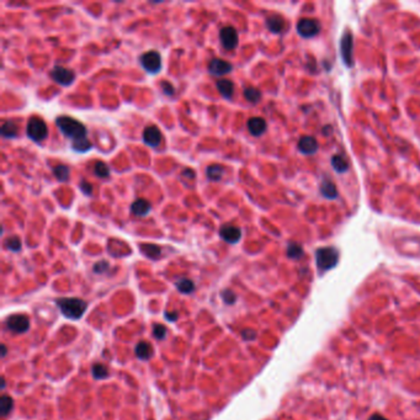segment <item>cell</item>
<instances>
[{
	"mask_svg": "<svg viewBox=\"0 0 420 420\" xmlns=\"http://www.w3.org/2000/svg\"><path fill=\"white\" fill-rule=\"evenodd\" d=\"M353 48H354V37L350 31H345L340 41V55L344 61L346 67H353Z\"/></svg>",
	"mask_w": 420,
	"mask_h": 420,
	"instance_id": "obj_7",
	"label": "cell"
},
{
	"mask_svg": "<svg viewBox=\"0 0 420 420\" xmlns=\"http://www.w3.org/2000/svg\"><path fill=\"white\" fill-rule=\"evenodd\" d=\"M255 335H257V334H255L254 331H251V330H244L243 331V337L245 338V339H248V340H253L255 338Z\"/></svg>",
	"mask_w": 420,
	"mask_h": 420,
	"instance_id": "obj_39",
	"label": "cell"
},
{
	"mask_svg": "<svg viewBox=\"0 0 420 420\" xmlns=\"http://www.w3.org/2000/svg\"><path fill=\"white\" fill-rule=\"evenodd\" d=\"M266 27L272 33H281L285 28V20L280 15H271L266 19Z\"/></svg>",
	"mask_w": 420,
	"mask_h": 420,
	"instance_id": "obj_16",
	"label": "cell"
},
{
	"mask_svg": "<svg viewBox=\"0 0 420 420\" xmlns=\"http://www.w3.org/2000/svg\"><path fill=\"white\" fill-rule=\"evenodd\" d=\"M93 147L92 142H90L88 138H83V140H78L72 142V148L75 150V152L79 153H85L88 152Z\"/></svg>",
	"mask_w": 420,
	"mask_h": 420,
	"instance_id": "obj_30",
	"label": "cell"
},
{
	"mask_svg": "<svg viewBox=\"0 0 420 420\" xmlns=\"http://www.w3.org/2000/svg\"><path fill=\"white\" fill-rule=\"evenodd\" d=\"M320 191H322L323 196L327 197V198H335L338 196V191H337L335 185H334L333 181L327 180V179H324V180L322 181V185H320Z\"/></svg>",
	"mask_w": 420,
	"mask_h": 420,
	"instance_id": "obj_21",
	"label": "cell"
},
{
	"mask_svg": "<svg viewBox=\"0 0 420 420\" xmlns=\"http://www.w3.org/2000/svg\"><path fill=\"white\" fill-rule=\"evenodd\" d=\"M177 288L181 293H191L195 289V283L190 279H180L177 282Z\"/></svg>",
	"mask_w": 420,
	"mask_h": 420,
	"instance_id": "obj_29",
	"label": "cell"
},
{
	"mask_svg": "<svg viewBox=\"0 0 420 420\" xmlns=\"http://www.w3.org/2000/svg\"><path fill=\"white\" fill-rule=\"evenodd\" d=\"M299 149L303 154H313L318 150V142L314 137L311 136H305L299 142Z\"/></svg>",
	"mask_w": 420,
	"mask_h": 420,
	"instance_id": "obj_15",
	"label": "cell"
},
{
	"mask_svg": "<svg viewBox=\"0 0 420 420\" xmlns=\"http://www.w3.org/2000/svg\"><path fill=\"white\" fill-rule=\"evenodd\" d=\"M2 136L5 138H15L18 136V124L14 121H7L3 123L2 130Z\"/></svg>",
	"mask_w": 420,
	"mask_h": 420,
	"instance_id": "obj_23",
	"label": "cell"
},
{
	"mask_svg": "<svg viewBox=\"0 0 420 420\" xmlns=\"http://www.w3.org/2000/svg\"><path fill=\"white\" fill-rule=\"evenodd\" d=\"M222 299L227 305H233V303L235 302V300H237V296H235L231 289H224V291L222 292Z\"/></svg>",
	"mask_w": 420,
	"mask_h": 420,
	"instance_id": "obj_35",
	"label": "cell"
},
{
	"mask_svg": "<svg viewBox=\"0 0 420 420\" xmlns=\"http://www.w3.org/2000/svg\"><path fill=\"white\" fill-rule=\"evenodd\" d=\"M53 174H55V177L58 179L59 181L64 183V181H67L68 178H69L70 172L67 165H64V164H58V165H56L55 168H53Z\"/></svg>",
	"mask_w": 420,
	"mask_h": 420,
	"instance_id": "obj_27",
	"label": "cell"
},
{
	"mask_svg": "<svg viewBox=\"0 0 420 420\" xmlns=\"http://www.w3.org/2000/svg\"><path fill=\"white\" fill-rule=\"evenodd\" d=\"M248 131L250 132V135L255 136V137H259V136L264 135V132L266 131V121L262 117H251L248 120Z\"/></svg>",
	"mask_w": 420,
	"mask_h": 420,
	"instance_id": "obj_14",
	"label": "cell"
},
{
	"mask_svg": "<svg viewBox=\"0 0 420 420\" xmlns=\"http://www.w3.org/2000/svg\"><path fill=\"white\" fill-rule=\"evenodd\" d=\"M26 133H27L28 138H31L33 142H37V143H39V142L45 141L48 135V129H47L46 122L39 117L30 118L26 126Z\"/></svg>",
	"mask_w": 420,
	"mask_h": 420,
	"instance_id": "obj_4",
	"label": "cell"
},
{
	"mask_svg": "<svg viewBox=\"0 0 420 420\" xmlns=\"http://www.w3.org/2000/svg\"><path fill=\"white\" fill-rule=\"evenodd\" d=\"M107 269H109V263L105 262V260H101V262L96 263L94 265V271L96 274H104L105 271H107Z\"/></svg>",
	"mask_w": 420,
	"mask_h": 420,
	"instance_id": "obj_37",
	"label": "cell"
},
{
	"mask_svg": "<svg viewBox=\"0 0 420 420\" xmlns=\"http://www.w3.org/2000/svg\"><path fill=\"white\" fill-rule=\"evenodd\" d=\"M220 235L224 242L229 244H235L240 240L242 238V229L237 226H232V224H226L220 229Z\"/></svg>",
	"mask_w": 420,
	"mask_h": 420,
	"instance_id": "obj_12",
	"label": "cell"
},
{
	"mask_svg": "<svg viewBox=\"0 0 420 420\" xmlns=\"http://www.w3.org/2000/svg\"><path fill=\"white\" fill-rule=\"evenodd\" d=\"M5 246H7V249H9L11 251H20L21 250V240H20L19 237H16V235H13V237H9L5 239Z\"/></svg>",
	"mask_w": 420,
	"mask_h": 420,
	"instance_id": "obj_31",
	"label": "cell"
},
{
	"mask_svg": "<svg viewBox=\"0 0 420 420\" xmlns=\"http://www.w3.org/2000/svg\"><path fill=\"white\" fill-rule=\"evenodd\" d=\"M160 87H161V90H163V93L165 94V95L172 96L175 92L174 87H173V84L169 83V81H161Z\"/></svg>",
	"mask_w": 420,
	"mask_h": 420,
	"instance_id": "obj_38",
	"label": "cell"
},
{
	"mask_svg": "<svg viewBox=\"0 0 420 420\" xmlns=\"http://www.w3.org/2000/svg\"><path fill=\"white\" fill-rule=\"evenodd\" d=\"M370 420H387V419H386L385 416L380 415V414H373V415L370 418Z\"/></svg>",
	"mask_w": 420,
	"mask_h": 420,
	"instance_id": "obj_41",
	"label": "cell"
},
{
	"mask_svg": "<svg viewBox=\"0 0 420 420\" xmlns=\"http://www.w3.org/2000/svg\"><path fill=\"white\" fill-rule=\"evenodd\" d=\"M165 318L170 322H175V320L178 319V314L177 313H165Z\"/></svg>",
	"mask_w": 420,
	"mask_h": 420,
	"instance_id": "obj_40",
	"label": "cell"
},
{
	"mask_svg": "<svg viewBox=\"0 0 420 420\" xmlns=\"http://www.w3.org/2000/svg\"><path fill=\"white\" fill-rule=\"evenodd\" d=\"M303 255V249L300 244L297 243H289L287 246V257L292 258V259H299Z\"/></svg>",
	"mask_w": 420,
	"mask_h": 420,
	"instance_id": "obj_32",
	"label": "cell"
},
{
	"mask_svg": "<svg viewBox=\"0 0 420 420\" xmlns=\"http://www.w3.org/2000/svg\"><path fill=\"white\" fill-rule=\"evenodd\" d=\"M79 187H80L81 192H83L84 195H87V196L93 195V185L89 183V181L81 180L80 184H79Z\"/></svg>",
	"mask_w": 420,
	"mask_h": 420,
	"instance_id": "obj_36",
	"label": "cell"
},
{
	"mask_svg": "<svg viewBox=\"0 0 420 420\" xmlns=\"http://www.w3.org/2000/svg\"><path fill=\"white\" fill-rule=\"evenodd\" d=\"M136 355L141 360H149L153 356V346L147 342H141L136 345Z\"/></svg>",
	"mask_w": 420,
	"mask_h": 420,
	"instance_id": "obj_19",
	"label": "cell"
},
{
	"mask_svg": "<svg viewBox=\"0 0 420 420\" xmlns=\"http://www.w3.org/2000/svg\"><path fill=\"white\" fill-rule=\"evenodd\" d=\"M224 174V169L220 164H211L206 169V177L211 181H220Z\"/></svg>",
	"mask_w": 420,
	"mask_h": 420,
	"instance_id": "obj_20",
	"label": "cell"
},
{
	"mask_svg": "<svg viewBox=\"0 0 420 420\" xmlns=\"http://www.w3.org/2000/svg\"><path fill=\"white\" fill-rule=\"evenodd\" d=\"M57 306H58L59 311L62 312L64 317L69 318V319L78 320L84 316L85 311H87L88 305L87 302L80 299H75V297H64V299H59L56 301Z\"/></svg>",
	"mask_w": 420,
	"mask_h": 420,
	"instance_id": "obj_2",
	"label": "cell"
},
{
	"mask_svg": "<svg viewBox=\"0 0 420 420\" xmlns=\"http://www.w3.org/2000/svg\"><path fill=\"white\" fill-rule=\"evenodd\" d=\"M244 98H245V100L249 101V103L257 104L259 103L260 99H262V92H260L259 89H257V88H245V89H244Z\"/></svg>",
	"mask_w": 420,
	"mask_h": 420,
	"instance_id": "obj_25",
	"label": "cell"
},
{
	"mask_svg": "<svg viewBox=\"0 0 420 420\" xmlns=\"http://www.w3.org/2000/svg\"><path fill=\"white\" fill-rule=\"evenodd\" d=\"M216 88L224 99H231L234 94V84L229 79H220L216 81Z\"/></svg>",
	"mask_w": 420,
	"mask_h": 420,
	"instance_id": "obj_17",
	"label": "cell"
},
{
	"mask_svg": "<svg viewBox=\"0 0 420 420\" xmlns=\"http://www.w3.org/2000/svg\"><path fill=\"white\" fill-rule=\"evenodd\" d=\"M94 174L98 178L105 179L110 175V168L104 161H96L95 165H94Z\"/></svg>",
	"mask_w": 420,
	"mask_h": 420,
	"instance_id": "obj_28",
	"label": "cell"
},
{
	"mask_svg": "<svg viewBox=\"0 0 420 420\" xmlns=\"http://www.w3.org/2000/svg\"><path fill=\"white\" fill-rule=\"evenodd\" d=\"M8 330H11L13 333H25L30 328V320L24 314H13L5 320Z\"/></svg>",
	"mask_w": 420,
	"mask_h": 420,
	"instance_id": "obj_8",
	"label": "cell"
},
{
	"mask_svg": "<svg viewBox=\"0 0 420 420\" xmlns=\"http://www.w3.org/2000/svg\"><path fill=\"white\" fill-rule=\"evenodd\" d=\"M131 212L138 217H143L150 212V203L144 198H138L131 205Z\"/></svg>",
	"mask_w": 420,
	"mask_h": 420,
	"instance_id": "obj_18",
	"label": "cell"
},
{
	"mask_svg": "<svg viewBox=\"0 0 420 420\" xmlns=\"http://www.w3.org/2000/svg\"><path fill=\"white\" fill-rule=\"evenodd\" d=\"M331 165H333V168L337 173H345L349 169L348 160L343 155H334L331 158Z\"/></svg>",
	"mask_w": 420,
	"mask_h": 420,
	"instance_id": "obj_24",
	"label": "cell"
},
{
	"mask_svg": "<svg viewBox=\"0 0 420 420\" xmlns=\"http://www.w3.org/2000/svg\"><path fill=\"white\" fill-rule=\"evenodd\" d=\"M297 31L305 38L314 37L320 31L319 22L314 19H302L297 24Z\"/></svg>",
	"mask_w": 420,
	"mask_h": 420,
	"instance_id": "obj_9",
	"label": "cell"
},
{
	"mask_svg": "<svg viewBox=\"0 0 420 420\" xmlns=\"http://www.w3.org/2000/svg\"><path fill=\"white\" fill-rule=\"evenodd\" d=\"M51 78L58 83L62 87H69L75 80V73L72 69L62 66L53 67V69L50 73Z\"/></svg>",
	"mask_w": 420,
	"mask_h": 420,
	"instance_id": "obj_6",
	"label": "cell"
},
{
	"mask_svg": "<svg viewBox=\"0 0 420 420\" xmlns=\"http://www.w3.org/2000/svg\"><path fill=\"white\" fill-rule=\"evenodd\" d=\"M93 376L95 377L96 380H103L106 379L107 374H109V371H107V367L103 364H95L92 368Z\"/></svg>",
	"mask_w": 420,
	"mask_h": 420,
	"instance_id": "obj_33",
	"label": "cell"
},
{
	"mask_svg": "<svg viewBox=\"0 0 420 420\" xmlns=\"http://www.w3.org/2000/svg\"><path fill=\"white\" fill-rule=\"evenodd\" d=\"M317 266L320 271L324 272L333 269L339 262V253L335 248H322L316 253Z\"/></svg>",
	"mask_w": 420,
	"mask_h": 420,
	"instance_id": "obj_3",
	"label": "cell"
},
{
	"mask_svg": "<svg viewBox=\"0 0 420 420\" xmlns=\"http://www.w3.org/2000/svg\"><path fill=\"white\" fill-rule=\"evenodd\" d=\"M141 251L150 259H158L161 254V248L155 244H141Z\"/></svg>",
	"mask_w": 420,
	"mask_h": 420,
	"instance_id": "obj_22",
	"label": "cell"
},
{
	"mask_svg": "<svg viewBox=\"0 0 420 420\" xmlns=\"http://www.w3.org/2000/svg\"><path fill=\"white\" fill-rule=\"evenodd\" d=\"M161 136L160 130L157 126H148L144 129L143 131V142L147 146L152 147V148H157L161 143Z\"/></svg>",
	"mask_w": 420,
	"mask_h": 420,
	"instance_id": "obj_13",
	"label": "cell"
},
{
	"mask_svg": "<svg viewBox=\"0 0 420 420\" xmlns=\"http://www.w3.org/2000/svg\"><path fill=\"white\" fill-rule=\"evenodd\" d=\"M140 62L144 70L150 73V74H155L161 68V57L157 51H149V52L142 55Z\"/></svg>",
	"mask_w": 420,
	"mask_h": 420,
	"instance_id": "obj_5",
	"label": "cell"
},
{
	"mask_svg": "<svg viewBox=\"0 0 420 420\" xmlns=\"http://www.w3.org/2000/svg\"><path fill=\"white\" fill-rule=\"evenodd\" d=\"M153 335L159 340L164 339L166 335V328L163 324H154L153 325Z\"/></svg>",
	"mask_w": 420,
	"mask_h": 420,
	"instance_id": "obj_34",
	"label": "cell"
},
{
	"mask_svg": "<svg viewBox=\"0 0 420 420\" xmlns=\"http://www.w3.org/2000/svg\"><path fill=\"white\" fill-rule=\"evenodd\" d=\"M56 124L59 131L72 142L87 138V129L80 121L75 120V118L69 117V116H59L56 118Z\"/></svg>",
	"mask_w": 420,
	"mask_h": 420,
	"instance_id": "obj_1",
	"label": "cell"
},
{
	"mask_svg": "<svg viewBox=\"0 0 420 420\" xmlns=\"http://www.w3.org/2000/svg\"><path fill=\"white\" fill-rule=\"evenodd\" d=\"M5 355H7V346H5V345H2V356L4 357Z\"/></svg>",
	"mask_w": 420,
	"mask_h": 420,
	"instance_id": "obj_42",
	"label": "cell"
},
{
	"mask_svg": "<svg viewBox=\"0 0 420 420\" xmlns=\"http://www.w3.org/2000/svg\"><path fill=\"white\" fill-rule=\"evenodd\" d=\"M220 38L224 50L232 51L238 46V32L233 26H223L221 28Z\"/></svg>",
	"mask_w": 420,
	"mask_h": 420,
	"instance_id": "obj_10",
	"label": "cell"
},
{
	"mask_svg": "<svg viewBox=\"0 0 420 420\" xmlns=\"http://www.w3.org/2000/svg\"><path fill=\"white\" fill-rule=\"evenodd\" d=\"M207 69H208L209 74L215 76H222L231 73L232 69H233V66H232L229 62L224 61V59L214 58L209 61L208 68H207Z\"/></svg>",
	"mask_w": 420,
	"mask_h": 420,
	"instance_id": "obj_11",
	"label": "cell"
},
{
	"mask_svg": "<svg viewBox=\"0 0 420 420\" xmlns=\"http://www.w3.org/2000/svg\"><path fill=\"white\" fill-rule=\"evenodd\" d=\"M13 407H14V401L13 398H11L10 396H7V394H4V396L2 397V399H0V411H2V416H8L10 414V411L13 410Z\"/></svg>",
	"mask_w": 420,
	"mask_h": 420,
	"instance_id": "obj_26",
	"label": "cell"
}]
</instances>
